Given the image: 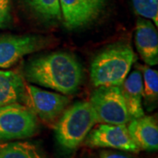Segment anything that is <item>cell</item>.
Returning <instances> with one entry per match:
<instances>
[{
	"instance_id": "ac0fdd59",
	"label": "cell",
	"mask_w": 158,
	"mask_h": 158,
	"mask_svg": "<svg viewBox=\"0 0 158 158\" xmlns=\"http://www.w3.org/2000/svg\"><path fill=\"white\" fill-rule=\"evenodd\" d=\"M11 24V0H0V29Z\"/></svg>"
},
{
	"instance_id": "3957f363",
	"label": "cell",
	"mask_w": 158,
	"mask_h": 158,
	"mask_svg": "<svg viewBox=\"0 0 158 158\" xmlns=\"http://www.w3.org/2000/svg\"><path fill=\"white\" fill-rule=\"evenodd\" d=\"M97 123V117L90 102H77L66 108L59 117L55 127L56 138L62 148L74 150L85 141Z\"/></svg>"
},
{
	"instance_id": "9c48e42d",
	"label": "cell",
	"mask_w": 158,
	"mask_h": 158,
	"mask_svg": "<svg viewBox=\"0 0 158 158\" xmlns=\"http://www.w3.org/2000/svg\"><path fill=\"white\" fill-rule=\"evenodd\" d=\"M62 19L69 30L89 26L100 17L106 0H59Z\"/></svg>"
},
{
	"instance_id": "ba28073f",
	"label": "cell",
	"mask_w": 158,
	"mask_h": 158,
	"mask_svg": "<svg viewBox=\"0 0 158 158\" xmlns=\"http://www.w3.org/2000/svg\"><path fill=\"white\" fill-rule=\"evenodd\" d=\"M85 141L90 148H115L131 153L140 151L129 135L127 125H98L90 130Z\"/></svg>"
},
{
	"instance_id": "6da1fadb",
	"label": "cell",
	"mask_w": 158,
	"mask_h": 158,
	"mask_svg": "<svg viewBox=\"0 0 158 158\" xmlns=\"http://www.w3.org/2000/svg\"><path fill=\"white\" fill-rule=\"evenodd\" d=\"M26 79L63 95H72L84 80V69L71 53L56 51L30 60L24 68Z\"/></svg>"
},
{
	"instance_id": "7a4b0ae2",
	"label": "cell",
	"mask_w": 158,
	"mask_h": 158,
	"mask_svg": "<svg viewBox=\"0 0 158 158\" xmlns=\"http://www.w3.org/2000/svg\"><path fill=\"white\" fill-rule=\"evenodd\" d=\"M136 56L127 42H116L97 54L90 63L94 86H120L129 74Z\"/></svg>"
},
{
	"instance_id": "d6986e66",
	"label": "cell",
	"mask_w": 158,
	"mask_h": 158,
	"mask_svg": "<svg viewBox=\"0 0 158 158\" xmlns=\"http://www.w3.org/2000/svg\"><path fill=\"white\" fill-rule=\"evenodd\" d=\"M99 158H132L120 153L113 152V151H108V150H103L99 153Z\"/></svg>"
},
{
	"instance_id": "4fadbf2b",
	"label": "cell",
	"mask_w": 158,
	"mask_h": 158,
	"mask_svg": "<svg viewBox=\"0 0 158 158\" xmlns=\"http://www.w3.org/2000/svg\"><path fill=\"white\" fill-rule=\"evenodd\" d=\"M26 86L22 75L0 69V106L13 103L23 104Z\"/></svg>"
},
{
	"instance_id": "9a60e30c",
	"label": "cell",
	"mask_w": 158,
	"mask_h": 158,
	"mask_svg": "<svg viewBox=\"0 0 158 158\" xmlns=\"http://www.w3.org/2000/svg\"><path fill=\"white\" fill-rule=\"evenodd\" d=\"M30 11L41 21L58 22L62 19L59 0H23Z\"/></svg>"
},
{
	"instance_id": "e0dca14e",
	"label": "cell",
	"mask_w": 158,
	"mask_h": 158,
	"mask_svg": "<svg viewBox=\"0 0 158 158\" xmlns=\"http://www.w3.org/2000/svg\"><path fill=\"white\" fill-rule=\"evenodd\" d=\"M137 15L150 19L158 26V0H130Z\"/></svg>"
},
{
	"instance_id": "5bb4252c",
	"label": "cell",
	"mask_w": 158,
	"mask_h": 158,
	"mask_svg": "<svg viewBox=\"0 0 158 158\" xmlns=\"http://www.w3.org/2000/svg\"><path fill=\"white\" fill-rule=\"evenodd\" d=\"M0 158H48L36 144L26 141L0 142Z\"/></svg>"
},
{
	"instance_id": "5b68a950",
	"label": "cell",
	"mask_w": 158,
	"mask_h": 158,
	"mask_svg": "<svg viewBox=\"0 0 158 158\" xmlns=\"http://www.w3.org/2000/svg\"><path fill=\"white\" fill-rule=\"evenodd\" d=\"M90 104L98 123L127 125L132 119L119 86H98L91 93Z\"/></svg>"
},
{
	"instance_id": "8fae6325",
	"label": "cell",
	"mask_w": 158,
	"mask_h": 158,
	"mask_svg": "<svg viewBox=\"0 0 158 158\" xmlns=\"http://www.w3.org/2000/svg\"><path fill=\"white\" fill-rule=\"evenodd\" d=\"M127 130L140 150L156 151L158 148V125L154 116H141L130 120Z\"/></svg>"
},
{
	"instance_id": "52a82bcc",
	"label": "cell",
	"mask_w": 158,
	"mask_h": 158,
	"mask_svg": "<svg viewBox=\"0 0 158 158\" xmlns=\"http://www.w3.org/2000/svg\"><path fill=\"white\" fill-rule=\"evenodd\" d=\"M23 104L41 120L52 123L59 118L69 104L67 95L41 90L39 87L26 86Z\"/></svg>"
},
{
	"instance_id": "8992f818",
	"label": "cell",
	"mask_w": 158,
	"mask_h": 158,
	"mask_svg": "<svg viewBox=\"0 0 158 158\" xmlns=\"http://www.w3.org/2000/svg\"><path fill=\"white\" fill-rule=\"evenodd\" d=\"M51 43L50 38L40 34H0V69L11 68L24 56Z\"/></svg>"
},
{
	"instance_id": "2e32d148",
	"label": "cell",
	"mask_w": 158,
	"mask_h": 158,
	"mask_svg": "<svg viewBox=\"0 0 158 158\" xmlns=\"http://www.w3.org/2000/svg\"><path fill=\"white\" fill-rule=\"evenodd\" d=\"M143 83V98L148 111L156 108L158 100V73L148 66H140Z\"/></svg>"
},
{
	"instance_id": "277c9868",
	"label": "cell",
	"mask_w": 158,
	"mask_h": 158,
	"mask_svg": "<svg viewBox=\"0 0 158 158\" xmlns=\"http://www.w3.org/2000/svg\"><path fill=\"white\" fill-rule=\"evenodd\" d=\"M38 130L37 116L24 104L13 103L0 106V142L30 138Z\"/></svg>"
},
{
	"instance_id": "7c38bea8",
	"label": "cell",
	"mask_w": 158,
	"mask_h": 158,
	"mask_svg": "<svg viewBox=\"0 0 158 158\" xmlns=\"http://www.w3.org/2000/svg\"><path fill=\"white\" fill-rule=\"evenodd\" d=\"M119 87L131 118L134 119L145 115L142 107L143 83L141 70L132 71Z\"/></svg>"
},
{
	"instance_id": "30bf717a",
	"label": "cell",
	"mask_w": 158,
	"mask_h": 158,
	"mask_svg": "<svg viewBox=\"0 0 158 158\" xmlns=\"http://www.w3.org/2000/svg\"><path fill=\"white\" fill-rule=\"evenodd\" d=\"M136 49L141 59L148 65L158 63V33L156 27L145 18H139L136 21L135 34Z\"/></svg>"
}]
</instances>
